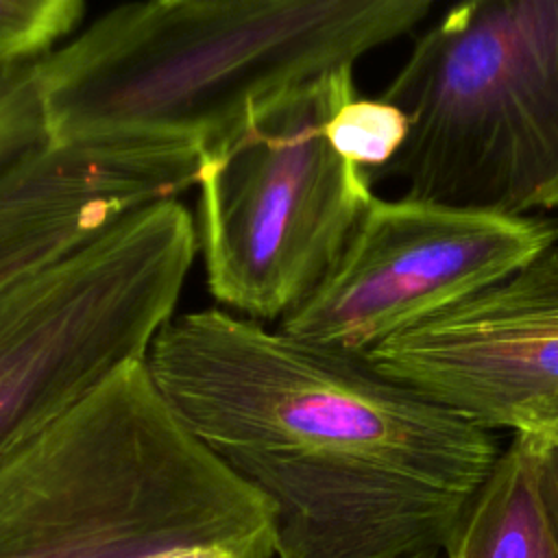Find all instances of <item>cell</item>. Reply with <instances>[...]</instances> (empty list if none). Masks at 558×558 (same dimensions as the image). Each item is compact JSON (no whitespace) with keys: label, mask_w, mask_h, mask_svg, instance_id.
Masks as SVG:
<instances>
[{"label":"cell","mask_w":558,"mask_h":558,"mask_svg":"<svg viewBox=\"0 0 558 558\" xmlns=\"http://www.w3.org/2000/svg\"><path fill=\"white\" fill-rule=\"evenodd\" d=\"M177 418L272 508L275 558H410L475 497L501 445L362 355L203 307L144 355Z\"/></svg>","instance_id":"obj_1"},{"label":"cell","mask_w":558,"mask_h":558,"mask_svg":"<svg viewBox=\"0 0 558 558\" xmlns=\"http://www.w3.org/2000/svg\"><path fill=\"white\" fill-rule=\"evenodd\" d=\"M432 0H153L109 9L37 63L46 142L198 159L257 113L410 33Z\"/></svg>","instance_id":"obj_2"},{"label":"cell","mask_w":558,"mask_h":558,"mask_svg":"<svg viewBox=\"0 0 558 558\" xmlns=\"http://www.w3.org/2000/svg\"><path fill=\"white\" fill-rule=\"evenodd\" d=\"M0 558H275V521L131 360L0 451Z\"/></svg>","instance_id":"obj_3"},{"label":"cell","mask_w":558,"mask_h":558,"mask_svg":"<svg viewBox=\"0 0 558 558\" xmlns=\"http://www.w3.org/2000/svg\"><path fill=\"white\" fill-rule=\"evenodd\" d=\"M379 96L410 133L371 181L464 209L558 211V0L449 7Z\"/></svg>","instance_id":"obj_4"},{"label":"cell","mask_w":558,"mask_h":558,"mask_svg":"<svg viewBox=\"0 0 558 558\" xmlns=\"http://www.w3.org/2000/svg\"><path fill=\"white\" fill-rule=\"evenodd\" d=\"M355 96L353 68L279 98L201 155L194 238L218 307L281 320L333 268L375 196L333 153L327 118Z\"/></svg>","instance_id":"obj_5"},{"label":"cell","mask_w":558,"mask_h":558,"mask_svg":"<svg viewBox=\"0 0 558 558\" xmlns=\"http://www.w3.org/2000/svg\"><path fill=\"white\" fill-rule=\"evenodd\" d=\"M194 259L192 211L172 198L0 288V451L144 360Z\"/></svg>","instance_id":"obj_6"},{"label":"cell","mask_w":558,"mask_h":558,"mask_svg":"<svg viewBox=\"0 0 558 558\" xmlns=\"http://www.w3.org/2000/svg\"><path fill=\"white\" fill-rule=\"evenodd\" d=\"M556 242V218L373 196L333 268L277 329L364 357L508 279Z\"/></svg>","instance_id":"obj_7"},{"label":"cell","mask_w":558,"mask_h":558,"mask_svg":"<svg viewBox=\"0 0 558 558\" xmlns=\"http://www.w3.org/2000/svg\"><path fill=\"white\" fill-rule=\"evenodd\" d=\"M364 357L488 432L545 434L558 423V246Z\"/></svg>","instance_id":"obj_8"},{"label":"cell","mask_w":558,"mask_h":558,"mask_svg":"<svg viewBox=\"0 0 558 558\" xmlns=\"http://www.w3.org/2000/svg\"><path fill=\"white\" fill-rule=\"evenodd\" d=\"M198 157L155 146L39 148L0 168V288L194 187Z\"/></svg>","instance_id":"obj_9"},{"label":"cell","mask_w":558,"mask_h":558,"mask_svg":"<svg viewBox=\"0 0 558 558\" xmlns=\"http://www.w3.org/2000/svg\"><path fill=\"white\" fill-rule=\"evenodd\" d=\"M447 558H558L536 451L527 436L514 434L490 475L475 493L445 547Z\"/></svg>","instance_id":"obj_10"},{"label":"cell","mask_w":558,"mask_h":558,"mask_svg":"<svg viewBox=\"0 0 558 558\" xmlns=\"http://www.w3.org/2000/svg\"><path fill=\"white\" fill-rule=\"evenodd\" d=\"M410 120L397 105L377 98L344 100L325 122V137L333 153L368 174L388 166L403 148Z\"/></svg>","instance_id":"obj_11"},{"label":"cell","mask_w":558,"mask_h":558,"mask_svg":"<svg viewBox=\"0 0 558 558\" xmlns=\"http://www.w3.org/2000/svg\"><path fill=\"white\" fill-rule=\"evenodd\" d=\"M85 11L83 0H0V65L46 59L83 28Z\"/></svg>","instance_id":"obj_12"},{"label":"cell","mask_w":558,"mask_h":558,"mask_svg":"<svg viewBox=\"0 0 558 558\" xmlns=\"http://www.w3.org/2000/svg\"><path fill=\"white\" fill-rule=\"evenodd\" d=\"M37 63L0 65V168L48 144Z\"/></svg>","instance_id":"obj_13"},{"label":"cell","mask_w":558,"mask_h":558,"mask_svg":"<svg viewBox=\"0 0 558 558\" xmlns=\"http://www.w3.org/2000/svg\"><path fill=\"white\" fill-rule=\"evenodd\" d=\"M536 451L541 495L558 538V440H538L527 436Z\"/></svg>","instance_id":"obj_14"},{"label":"cell","mask_w":558,"mask_h":558,"mask_svg":"<svg viewBox=\"0 0 558 558\" xmlns=\"http://www.w3.org/2000/svg\"><path fill=\"white\" fill-rule=\"evenodd\" d=\"M532 438H538V440H558V423H556L551 429H547L545 434H541V436H532Z\"/></svg>","instance_id":"obj_15"},{"label":"cell","mask_w":558,"mask_h":558,"mask_svg":"<svg viewBox=\"0 0 558 558\" xmlns=\"http://www.w3.org/2000/svg\"><path fill=\"white\" fill-rule=\"evenodd\" d=\"M412 558H438V551H423V554H416Z\"/></svg>","instance_id":"obj_16"}]
</instances>
